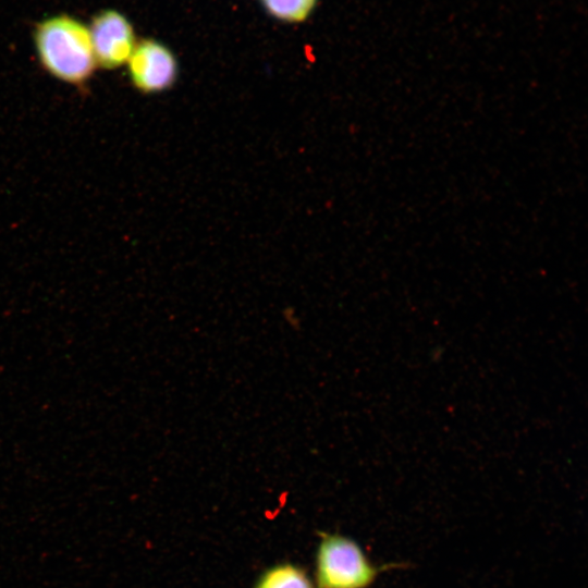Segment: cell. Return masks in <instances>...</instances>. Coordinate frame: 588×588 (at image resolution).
I'll return each mask as SVG.
<instances>
[{"label": "cell", "mask_w": 588, "mask_h": 588, "mask_svg": "<svg viewBox=\"0 0 588 588\" xmlns=\"http://www.w3.org/2000/svg\"><path fill=\"white\" fill-rule=\"evenodd\" d=\"M266 10L285 22H302L313 11L317 0H261Z\"/></svg>", "instance_id": "obj_6"}, {"label": "cell", "mask_w": 588, "mask_h": 588, "mask_svg": "<svg viewBox=\"0 0 588 588\" xmlns=\"http://www.w3.org/2000/svg\"><path fill=\"white\" fill-rule=\"evenodd\" d=\"M375 568L358 546L340 536L326 537L319 547L317 578L320 588H366Z\"/></svg>", "instance_id": "obj_2"}, {"label": "cell", "mask_w": 588, "mask_h": 588, "mask_svg": "<svg viewBox=\"0 0 588 588\" xmlns=\"http://www.w3.org/2000/svg\"><path fill=\"white\" fill-rule=\"evenodd\" d=\"M88 29L97 66L114 70L127 62L137 41L125 15L113 9L101 10L91 17Z\"/></svg>", "instance_id": "obj_4"}, {"label": "cell", "mask_w": 588, "mask_h": 588, "mask_svg": "<svg viewBox=\"0 0 588 588\" xmlns=\"http://www.w3.org/2000/svg\"><path fill=\"white\" fill-rule=\"evenodd\" d=\"M256 588H311V585L298 568L281 565L267 572Z\"/></svg>", "instance_id": "obj_5"}, {"label": "cell", "mask_w": 588, "mask_h": 588, "mask_svg": "<svg viewBox=\"0 0 588 588\" xmlns=\"http://www.w3.org/2000/svg\"><path fill=\"white\" fill-rule=\"evenodd\" d=\"M126 63L132 85L143 94L164 91L176 82V58L166 45L156 39L137 41Z\"/></svg>", "instance_id": "obj_3"}, {"label": "cell", "mask_w": 588, "mask_h": 588, "mask_svg": "<svg viewBox=\"0 0 588 588\" xmlns=\"http://www.w3.org/2000/svg\"><path fill=\"white\" fill-rule=\"evenodd\" d=\"M33 41L41 68L63 83L82 87L97 69L88 26L69 14L38 22Z\"/></svg>", "instance_id": "obj_1"}]
</instances>
